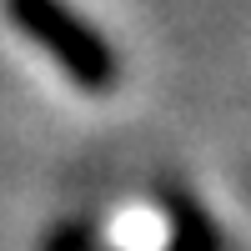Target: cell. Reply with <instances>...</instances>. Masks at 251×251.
Instances as JSON below:
<instances>
[{"instance_id":"1","label":"cell","mask_w":251,"mask_h":251,"mask_svg":"<svg viewBox=\"0 0 251 251\" xmlns=\"http://www.w3.org/2000/svg\"><path fill=\"white\" fill-rule=\"evenodd\" d=\"M5 15L35 50H46L80 91H111L116 86V50L106 46L91 20H80L66 0H5Z\"/></svg>"},{"instance_id":"2","label":"cell","mask_w":251,"mask_h":251,"mask_svg":"<svg viewBox=\"0 0 251 251\" xmlns=\"http://www.w3.org/2000/svg\"><path fill=\"white\" fill-rule=\"evenodd\" d=\"M166 216H171V241H166V251H221L216 221L206 216L186 191L166 196Z\"/></svg>"},{"instance_id":"3","label":"cell","mask_w":251,"mask_h":251,"mask_svg":"<svg viewBox=\"0 0 251 251\" xmlns=\"http://www.w3.org/2000/svg\"><path fill=\"white\" fill-rule=\"evenodd\" d=\"M46 251H91V231L86 226H66V231H55L46 241Z\"/></svg>"}]
</instances>
